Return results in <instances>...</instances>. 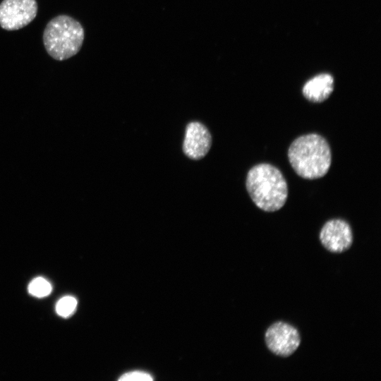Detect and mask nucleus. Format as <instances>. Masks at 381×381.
I'll return each instance as SVG.
<instances>
[{"mask_svg":"<svg viewBox=\"0 0 381 381\" xmlns=\"http://www.w3.org/2000/svg\"><path fill=\"white\" fill-rule=\"evenodd\" d=\"M289 161L301 177L315 179L324 176L331 165V150L321 135L310 133L295 139L288 150Z\"/></svg>","mask_w":381,"mask_h":381,"instance_id":"obj_1","label":"nucleus"},{"mask_svg":"<svg viewBox=\"0 0 381 381\" xmlns=\"http://www.w3.org/2000/svg\"><path fill=\"white\" fill-rule=\"evenodd\" d=\"M246 185L253 202L264 211H277L286 201V181L282 172L270 164L252 167L248 172Z\"/></svg>","mask_w":381,"mask_h":381,"instance_id":"obj_2","label":"nucleus"},{"mask_svg":"<svg viewBox=\"0 0 381 381\" xmlns=\"http://www.w3.org/2000/svg\"><path fill=\"white\" fill-rule=\"evenodd\" d=\"M84 37V29L77 20L68 15H59L47 24L42 40L52 58L64 61L79 52Z\"/></svg>","mask_w":381,"mask_h":381,"instance_id":"obj_3","label":"nucleus"},{"mask_svg":"<svg viewBox=\"0 0 381 381\" xmlns=\"http://www.w3.org/2000/svg\"><path fill=\"white\" fill-rule=\"evenodd\" d=\"M36 0H3L0 4V26L12 31L21 29L36 17Z\"/></svg>","mask_w":381,"mask_h":381,"instance_id":"obj_4","label":"nucleus"},{"mask_svg":"<svg viewBox=\"0 0 381 381\" xmlns=\"http://www.w3.org/2000/svg\"><path fill=\"white\" fill-rule=\"evenodd\" d=\"M265 341L268 349L274 355L289 357L299 347L301 339L294 327L284 322H277L265 332Z\"/></svg>","mask_w":381,"mask_h":381,"instance_id":"obj_5","label":"nucleus"},{"mask_svg":"<svg viewBox=\"0 0 381 381\" xmlns=\"http://www.w3.org/2000/svg\"><path fill=\"white\" fill-rule=\"evenodd\" d=\"M320 241L324 248L331 253L344 252L349 249L353 243L351 228L343 219L329 220L320 230Z\"/></svg>","mask_w":381,"mask_h":381,"instance_id":"obj_6","label":"nucleus"},{"mask_svg":"<svg viewBox=\"0 0 381 381\" xmlns=\"http://www.w3.org/2000/svg\"><path fill=\"white\" fill-rule=\"evenodd\" d=\"M212 136L208 129L201 123L193 121L186 128L183 144L184 154L192 159H200L209 152Z\"/></svg>","mask_w":381,"mask_h":381,"instance_id":"obj_7","label":"nucleus"},{"mask_svg":"<svg viewBox=\"0 0 381 381\" xmlns=\"http://www.w3.org/2000/svg\"><path fill=\"white\" fill-rule=\"evenodd\" d=\"M333 89V78L323 73L308 80L303 87V94L310 102H322L329 97Z\"/></svg>","mask_w":381,"mask_h":381,"instance_id":"obj_8","label":"nucleus"},{"mask_svg":"<svg viewBox=\"0 0 381 381\" xmlns=\"http://www.w3.org/2000/svg\"><path fill=\"white\" fill-rule=\"evenodd\" d=\"M28 289L32 296L42 298L48 296L52 292V286L47 279L39 277L30 282Z\"/></svg>","mask_w":381,"mask_h":381,"instance_id":"obj_9","label":"nucleus"},{"mask_svg":"<svg viewBox=\"0 0 381 381\" xmlns=\"http://www.w3.org/2000/svg\"><path fill=\"white\" fill-rule=\"evenodd\" d=\"M77 307V300L70 296H64L60 298L56 304V313L63 318L71 316Z\"/></svg>","mask_w":381,"mask_h":381,"instance_id":"obj_10","label":"nucleus"},{"mask_svg":"<svg viewBox=\"0 0 381 381\" xmlns=\"http://www.w3.org/2000/svg\"><path fill=\"white\" fill-rule=\"evenodd\" d=\"M119 380L121 381H151L153 378L145 372L133 371L122 375Z\"/></svg>","mask_w":381,"mask_h":381,"instance_id":"obj_11","label":"nucleus"}]
</instances>
